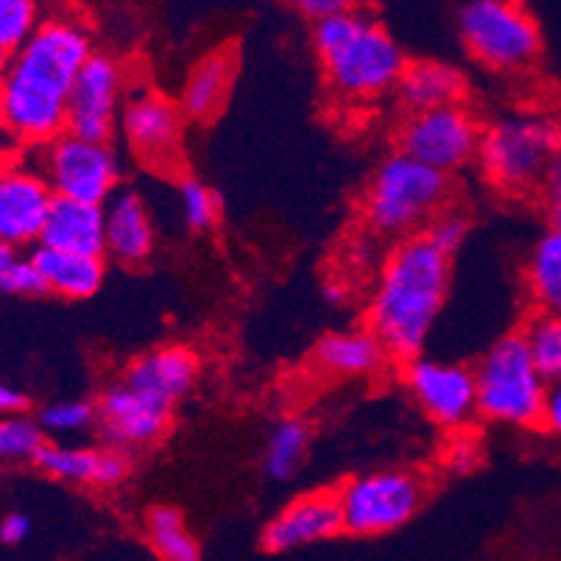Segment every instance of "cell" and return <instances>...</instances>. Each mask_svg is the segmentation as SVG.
<instances>
[{
	"label": "cell",
	"instance_id": "cell-17",
	"mask_svg": "<svg viewBox=\"0 0 561 561\" xmlns=\"http://www.w3.org/2000/svg\"><path fill=\"white\" fill-rule=\"evenodd\" d=\"M344 534L335 492L299 494L279 508L263 528V548L268 553H290Z\"/></svg>",
	"mask_w": 561,
	"mask_h": 561
},
{
	"label": "cell",
	"instance_id": "cell-42",
	"mask_svg": "<svg viewBox=\"0 0 561 561\" xmlns=\"http://www.w3.org/2000/svg\"><path fill=\"white\" fill-rule=\"evenodd\" d=\"M550 227L559 229V232H561V202L550 207Z\"/></svg>",
	"mask_w": 561,
	"mask_h": 561
},
{
	"label": "cell",
	"instance_id": "cell-36",
	"mask_svg": "<svg viewBox=\"0 0 561 561\" xmlns=\"http://www.w3.org/2000/svg\"><path fill=\"white\" fill-rule=\"evenodd\" d=\"M539 427H542L545 433H550V436L561 438V377H556V380L548 382Z\"/></svg>",
	"mask_w": 561,
	"mask_h": 561
},
{
	"label": "cell",
	"instance_id": "cell-24",
	"mask_svg": "<svg viewBox=\"0 0 561 561\" xmlns=\"http://www.w3.org/2000/svg\"><path fill=\"white\" fill-rule=\"evenodd\" d=\"M32 260L37 265L39 277H43L45 294L68 299V302L95 297L106 279L104 257H93V254H73L37 247L32 252Z\"/></svg>",
	"mask_w": 561,
	"mask_h": 561
},
{
	"label": "cell",
	"instance_id": "cell-28",
	"mask_svg": "<svg viewBox=\"0 0 561 561\" xmlns=\"http://www.w3.org/2000/svg\"><path fill=\"white\" fill-rule=\"evenodd\" d=\"M519 339L545 380L561 377V316L534 313L525 321Z\"/></svg>",
	"mask_w": 561,
	"mask_h": 561
},
{
	"label": "cell",
	"instance_id": "cell-15",
	"mask_svg": "<svg viewBox=\"0 0 561 561\" xmlns=\"http://www.w3.org/2000/svg\"><path fill=\"white\" fill-rule=\"evenodd\" d=\"M54 198L34 162L23 157L0 162V243L14 252L39 247Z\"/></svg>",
	"mask_w": 561,
	"mask_h": 561
},
{
	"label": "cell",
	"instance_id": "cell-7",
	"mask_svg": "<svg viewBox=\"0 0 561 561\" xmlns=\"http://www.w3.org/2000/svg\"><path fill=\"white\" fill-rule=\"evenodd\" d=\"M458 34L492 73H525L542 54V32L523 0H469L458 12Z\"/></svg>",
	"mask_w": 561,
	"mask_h": 561
},
{
	"label": "cell",
	"instance_id": "cell-34",
	"mask_svg": "<svg viewBox=\"0 0 561 561\" xmlns=\"http://www.w3.org/2000/svg\"><path fill=\"white\" fill-rule=\"evenodd\" d=\"M422 234H427V238H431V241L442 249V252H447L453 257V254L461 249V243L467 241L469 221H467V216H461V213L445 210Z\"/></svg>",
	"mask_w": 561,
	"mask_h": 561
},
{
	"label": "cell",
	"instance_id": "cell-30",
	"mask_svg": "<svg viewBox=\"0 0 561 561\" xmlns=\"http://www.w3.org/2000/svg\"><path fill=\"white\" fill-rule=\"evenodd\" d=\"M45 438L79 436L95 427V402L90 400H54L34 416Z\"/></svg>",
	"mask_w": 561,
	"mask_h": 561
},
{
	"label": "cell",
	"instance_id": "cell-35",
	"mask_svg": "<svg viewBox=\"0 0 561 561\" xmlns=\"http://www.w3.org/2000/svg\"><path fill=\"white\" fill-rule=\"evenodd\" d=\"M290 3H294V9H297L299 14H305V18L313 20V23L355 9V0H290Z\"/></svg>",
	"mask_w": 561,
	"mask_h": 561
},
{
	"label": "cell",
	"instance_id": "cell-44",
	"mask_svg": "<svg viewBox=\"0 0 561 561\" xmlns=\"http://www.w3.org/2000/svg\"><path fill=\"white\" fill-rule=\"evenodd\" d=\"M7 65H9V54L7 50H0V79H3V73H7Z\"/></svg>",
	"mask_w": 561,
	"mask_h": 561
},
{
	"label": "cell",
	"instance_id": "cell-38",
	"mask_svg": "<svg viewBox=\"0 0 561 561\" xmlns=\"http://www.w3.org/2000/svg\"><path fill=\"white\" fill-rule=\"evenodd\" d=\"M537 193L548 202V207H553V204L561 202V149L550 157L548 168H545L542 173V180H539Z\"/></svg>",
	"mask_w": 561,
	"mask_h": 561
},
{
	"label": "cell",
	"instance_id": "cell-2",
	"mask_svg": "<svg viewBox=\"0 0 561 561\" xmlns=\"http://www.w3.org/2000/svg\"><path fill=\"white\" fill-rule=\"evenodd\" d=\"M453 279V257L427 234L397 241L382 260L366 328L380 339L391 358H420L445 310Z\"/></svg>",
	"mask_w": 561,
	"mask_h": 561
},
{
	"label": "cell",
	"instance_id": "cell-40",
	"mask_svg": "<svg viewBox=\"0 0 561 561\" xmlns=\"http://www.w3.org/2000/svg\"><path fill=\"white\" fill-rule=\"evenodd\" d=\"M447 463H450L453 472H469V469L478 463L476 445H469V442H458V445L453 447L450 456H447Z\"/></svg>",
	"mask_w": 561,
	"mask_h": 561
},
{
	"label": "cell",
	"instance_id": "cell-31",
	"mask_svg": "<svg viewBox=\"0 0 561 561\" xmlns=\"http://www.w3.org/2000/svg\"><path fill=\"white\" fill-rule=\"evenodd\" d=\"M45 445V433L37 420L28 413L0 416V463L34 461L39 447Z\"/></svg>",
	"mask_w": 561,
	"mask_h": 561
},
{
	"label": "cell",
	"instance_id": "cell-6",
	"mask_svg": "<svg viewBox=\"0 0 561 561\" xmlns=\"http://www.w3.org/2000/svg\"><path fill=\"white\" fill-rule=\"evenodd\" d=\"M472 371H476L481 420L514 431L539 427L548 380L534 366L519 333L494 341L478 358Z\"/></svg>",
	"mask_w": 561,
	"mask_h": 561
},
{
	"label": "cell",
	"instance_id": "cell-29",
	"mask_svg": "<svg viewBox=\"0 0 561 561\" xmlns=\"http://www.w3.org/2000/svg\"><path fill=\"white\" fill-rule=\"evenodd\" d=\"M176 204L180 216L191 232H213L221 221V198L207 182L196 176H185L176 187Z\"/></svg>",
	"mask_w": 561,
	"mask_h": 561
},
{
	"label": "cell",
	"instance_id": "cell-19",
	"mask_svg": "<svg viewBox=\"0 0 561 561\" xmlns=\"http://www.w3.org/2000/svg\"><path fill=\"white\" fill-rule=\"evenodd\" d=\"M157 229L137 191H117L104 204V254L121 265H142L154 254Z\"/></svg>",
	"mask_w": 561,
	"mask_h": 561
},
{
	"label": "cell",
	"instance_id": "cell-8",
	"mask_svg": "<svg viewBox=\"0 0 561 561\" xmlns=\"http://www.w3.org/2000/svg\"><path fill=\"white\" fill-rule=\"evenodd\" d=\"M344 534L386 537L405 528L427 500V481L411 469H371L335 492Z\"/></svg>",
	"mask_w": 561,
	"mask_h": 561
},
{
	"label": "cell",
	"instance_id": "cell-9",
	"mask_svg": "<svg viewBox=\"0 0 561 561\" xmlns=\"http://www.w3.org/2000/svg\"><path fill=\"white\" fill-rule=\"evenodd\" d=\"M34 165L39 168L56 198L104 207L121 191V160L110 142L62 131L39 146Z\"/></svg>",
	"mask_w": 561,
	"mask_h": 561
},
{
	"label": "cell",
	"instance_id": "cell-27",
	"mask_svg": "<svg viewBox=\"0 0 561 561\" xmlns=\"http://www.w3.org/2000/svg\"><path fill=\"white\" fill-rule=\"evenodd\" d=\"M310 425L299 416H285L268 433L263 450V472L272 481H290L310 450Z\"/></svg>",
	"mask_w": 561,
	"mask_h": 561
},
{
	"label": "cell",
	"instance_id": "cell-20",
	"mask_svg": "<svg viewBox=\"0 0 561 561\" xmlns=\"http://www.w3.org/2000/svg\"><path fill=\"white\" fill-rule=\"evenodd\" d=\"M238 76V56L229 48H216L191 65L180 90V106L187 121L210 124L227 106Z\"/></svg>",
	"mask_w": 561,
	"mask_h": 561
},
{
	"label": "cell",
	"instance_id": "cell-33",
	"mask_svg": "<svg viewBox=\"0 0 561 561\" xmlns=\"http://www.w3.org/2000/svg\"><path fill=\"white\" fill-rule=\"evenodd\" d=\"M0 294L7 297H45V285L43 277H39L37 265H34L32 254L28 257H20L12 263V268L7 272V279H3V288Z\"/></svg>",
	"mask_w": 561,
	"mask_h": 561
},
{
	"label": "cell",
	"instance_id": "cell-12",
	"mask_svg": "<svg viewBox=\"0 0 561 561\" xmlns=\"http://www.w3.org/2000/svg\"><path fill=\"white\" fill-rule=\"evenodd\" d=\"M411 400L433 425L445 431H467L478 420L476 371L467 364L442 358H411L402 369Z\"/></svg>",
	"mask_w": 561,
	"mask_h": 561
},
{
	"label": "cell",
	"instance_id": "cell-10",
	"mask_svg": "<svg viewBox=\"0 0 561 561\" xmlns=\"http://www.w3.org/2000/svg\"><path fill=\"white\" fill-rule=\"evenodd\" d=\"M185 112L180 101L149 84L129 87L117 131L137 162L151 171L173 173L185 160Z\"/></svg>",
	"mask_w": 561,
	"mask_h": 561
},
{
	"label": "cell",
	"instance_id": "cell-32",
	"mask_svg": "<svg viewBox=\"0 0 561 561\" xmlns=\"http://www.w3.org/2000/svg\"><path fill=\"white\" fill-rule=\"evenodd\" d=\"M43 23L39 0H0V50L14 54Z\"/></svg>",
	"mask_w": 561,
	"mask_h": 561
},
{
	"label": "cell",
	"instance_id": "cell-39",
	"mask_svg": "<svg viewBox=\"0 0 561 561\" xmlns=\"http://www.w3.org/2000/svg\"><path fill=\"white\" fill-rule=\"evenodd\" d=\"M25 408H28V397L14 389V386H9V382H0V416L25 413Z\"/></svg>",
	"mask_w": 561,
	"mask_h": 561
},
{
	"label": "cell",
	"instance_id": "cell-13",
	"mask_svg": "<svg viewBox=\"0 0 561 561\" xmlns=\"http://www.w3.org/2000/svg\"><path fill=\"white\" fill-rule=\"evenodd\" d=\"M126 95H129V76H126L124 62L117 56L95 50L70 87L65 131L87 137V140L110 142L121 121Z\"/></svg>",
	"mask_w": 561,
	"mask_h": 561
},
{
	"label": "cell",
	"instance_id": "cell-22",
	"mask_svg": "<svg viewBox=\"0 0 561 561\" xmlns=\"http://www.w3.org/2000/svg\"><path fill=\"white\" fill-rule=\"evenodd\" d=\"M467 87L469 81L458 65L442 62V59H413L402 70L394 93L411 115V112L463 104Z\"/></svg>",
	"mask_w": 561,
	"mask_h": 561
},
{
	"label": "cell",
	"instance_id": "cell-4",
	"mask_svg": "<svg viewBox=\"0 0 561 561\" xmlns=\"http://www.w3.org/2000/svg\"><path fill=\"white\" fill-rule=\"evenodd\" d=\"M450 196L447 173L394 151L375 168L366 185L364 221L377 238L405 241L425 232L447 210Z\"/></svg>",
	"mask_w": 561,
	"mask_h": 561
},
{
	"label": "cell",
	"instance_id": "cell-37",
	"mask_svg": "<svg viewBox=\"0 0 561 561\" xmlns=\"http://www.w3.org/2000/svg\"><path fill=\"white\" fill-rule=\"evenodd\" d=\"M32 517L23 512H9L7 517L0 519V542L9 545V548H18L25 539L32 537Z\"/></svg>",
	"mask_w": 561,
	"mask_h": 561
},
{
	"label": "cell",
	"instance_id": "cell-41",
	"mask_svg": "<svg viewBox=\"0 0 561 561\" xmlns=\"http://www.w3.org/2000/svg\"><path fill=\"white\" fill-rule=\"evenodd\" d=\"M14 260H18V252L0 243V288H3V279H7V272L12 268Z\"/></svg>",
	"mask_w": 561,
	"mask_h": 561
},
{
	"label": "cell",
	"instance_id": "cell-11",
	"mask_svg": "<svg viewBox=\"0 0 561 561\" xmlns=\"http://www.w3.org/2000/svg\"><path fill=\"white\" fill-rule=\"evenodd\" d=\"M483 124L467 104L411 112L397 129V149L411 160L453 176L478 160Z\"/></svg>",
	"mask_w": 561,
	"mask_h": 561
},
{
	"label": "cell",
	"instance_id": "cell-43",
	"mask_svg": "<svg viewBox=\"0 0 561 561\" xmlns=\"http://www.w3.org/2000/svg\"><path fill=\"white\" fill-rule=\"evenodd\" d=\"M0 135H7V112H3V99H0Z\"/></svg>",
	"mask_w": 561,
	"mask_h": 561
},
{
	"label": "cell",
	"instance_id": "cell-5",
	"mask_svg": "<svg viewBox=\"0 0 561 561\" xmlns=\"http://www.w3.org/2000/svg\"><path fill=\"white\" fill-rule=\"evenodd\" d=\"M561 149V121L550 112H506L483 126L478 165L494 191L525 196L539 187L550 157Z\"/></svg>",
	"mask_w": 561,
	"mask_h": 561
},
{
	"label": "cell",
	"instance_id": "cell-26",
	"mask_svg": "<svg viewBox=\"0 0 561 561\" xmlns=\"http://www.w3.org/2000/svg\"><path fill=\"white\" fill-rule=\"evenodd\" d=\"M142 534L160 561H202V545L176 506H151L142 517Z\"/></svg>",
	"mask_w": 561,
	"mask_h": 561
},
{
	"label": "cell",
	"instance_id": "cell-23",
	"mask_svg": "<svg viewBox=\"0 0 561 561\" xmlns=\"http://www.w3.org/2000/svg\"><path fill=\"white\" fill-rule=\"evenodd\" d=\"M39 247L104 257V207L54 198L39 234Z\"/></svg>",
	"mask_w": 561,
	"mask_h": 561
},
{
	"label": "cell",
	"instance_id": "cell-18",
	"mask_svg": "<svg viewBox=\"0 0 561 561\" xmlns=\"http://www.w3.org/2000/svg\"><path fill=\"white\" fill-rule=\"evenodd\" d=\"M202 375V360L185 344H162L142 352L126 366L124 377L131 389L154 397L165 405L176 408L193 389Z\"/></svg>",
	"mask_w": 561,
	"mask_h": 561
},
{
	"label": "cell",
	"instance_id": "cell-3",
	"mask_svg": "<svg viewBox=\"0 0 561 561\" xmlns=\"http://www.w3.org/2000/svg\"><path fill=\"white\" fill-rule=\"evenodd\" d=\"M313 50L324 84L346 104H371L394 93L408 65L400 43L358 9L319 20Z\"/></svg>",
	"mask_w": 561,
	"mask_h": 561
},
{
	"label": "cell",
	"instance_id": "cell-16",
	"mask_svg": "<svg viewBox=\"0 0 561 561\" xmlns=\"http://www.w3.org/2000/svg\"><path fill=\"white\" fill-rule=\"evenodd\" d=\"M34 467L54 481L70 486L115 489L131 476V456L110 445H62L48 442L34 456Z\"/></svg>",
	"mask_w": 561,
	"mask_h": 561
},
{
	"label": "cell",
	"instance_id": "cell-14",
	"mask_svg": "<svg viewBox=\"0 0 561 561\" xmlns=\"http://www.w3.org/2000/svg\"><path fill=\"white\" fill-rule=\"evenodd\" d=\"M173 425V408L131 389L126 380L110 382L95 400V427L104 445L140 453L160 445Z\"/></svg>",
	"mask_w": 561,
	"mask_h": 561
},
{
	"label": "cell",
	"instance_id": "cell-45",
	"mask_svg": "<svg viewBox=\"0 0 561 561\" xmlns=\"http://www.w3.org/2000/svg\"><path fill=\"white\" fill-rule=\"evenodd\" d=\"M355 3H358V0H355Z\"/></svg>",
	"mask_w": 561,
	"mask_h": 561
},
{
	"label": "cell",
	"instance_id": "cell-21",
	"mask_svg": "<svg viewBox=\"0 0 561 561\" xmlns=\"http://www.w3.org/2000/svg\"><path fill=\"white\" fill-rule=\"evenodd\" d=\"M389 358L386 346L369 328L335 330V333L321 335L319 344L313 346V364L324 375L341 377V380L375 377Z\"/></svg>",
	"mask_w": 561,
	"mask_h": 561
},
{
	"label": "cell",
	"instance_id": "cell-25",
	"mask_svg": "<svg viewBox=\"0 0 561 561\" xmlns=\"http://www.w3.org/2000/svg\"><path fill=\"white\" fill-rule=\"evenodd\" d=\"M525 290L537 313L561 316V232L550 227L525 257Z\"/></svg>",
	"mask_w": 561,
	"mask_h": 561
},
{
	"label": "cell",
	"instance_id": "cell-1",
	"mask_svg": "<svg viewBox=\"0 0 561 561\" xmlns=\"http://www.w3.org/2000/svg\"><path fill=\"white\" fill-rule=\"evenodd\" d=\"M93 54V28L76 12L43 18L37 32L9 54L0 99L7 112V135L14 142L39 149L62 135L70 87Z\"/></svg>",
	"mask_w": 561,
	"mask_h": 561
}]
</instances>
